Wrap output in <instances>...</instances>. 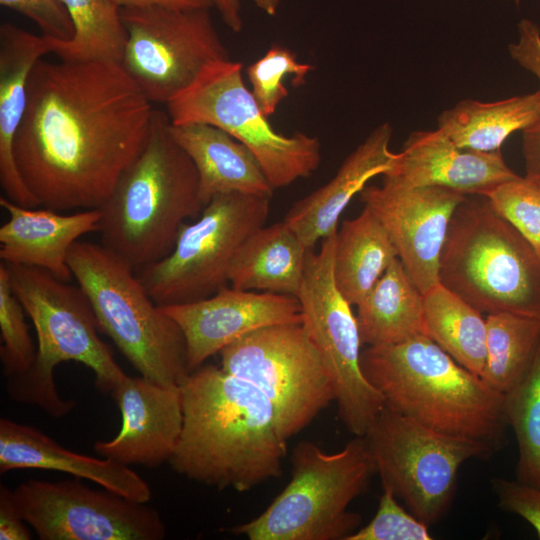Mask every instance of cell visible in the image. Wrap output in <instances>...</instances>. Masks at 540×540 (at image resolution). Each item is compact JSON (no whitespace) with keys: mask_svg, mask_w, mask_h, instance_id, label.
Returning <instances> with one entry per match:
<instances>
[{"mask_svg":"<svg viewBox=\"0 0 540 540\" xmlns=\"http://www.w3.org/2000/svg\"><path fill=\"white\" fill-rule=\"evenodd\" d=\"M154 111L121 63L40 59L14 140L25 185L44 208H100L145 144Z\"/></svg>","mask_w":540,"mask_h":540,"instance_id":"cell-1","label":"cell"},{"mask_svg":"<svg viewBox=\"0 0 540 540\" xmlns=\"http://www.w3.org/2000/svg\"><path fill=\"white\" fill-rule=\"evenodd\" d=\"M183 428L169 463L190 480L245 492L282 474L287 440L269 399L254 385L201 365L180 386Z\"/></svg>","mask_w":540,"mask_h":540,"instance_id":"cell-2","label":"cell"},{"mask_svg":"<svg viewBox=\"0 0 540 540\" xmlns=\"http://www.w3.org/2000/svg\"><path fill=\"white\" fill-rule=\"evenodd\" d=\"M203 208L197 170L174 139L168 113L155 109L141 151L98 208L101 244L137 272L168 255Z\"/></svg>","mask_w":540,"mask_h":540,"instance_id":"cell-3","label":"cell"},{"mask_svg":"<svg viewBox=\"0 0 540 540\" xmlns=\"http://www.w3.org/2000/svg\"><path fill=\"white\" fill-rule=\"evenodd\" d=\"M361 367L385 405L434 430L496 448L508 425L504 394L456 362L428 336L367 347Z\"/></svg>","mask_w":540,"mask_h":540,"instance_id":"cell-4","label":"cell"},{"mask_svg":"<svg viewBox=\"0 0 540 540\" xmlns=\"http://www.w3.org/2000/svg\"><path fill=\"white\" fill-rule=\"evenodd\" d=\"M5 264L11 288L37 336L35 362L26 373L6 379L8 396L15 402L36 405L55 418L67 415L76 402L59 395L54 370L69 361L88 367L98 389L111 394L127 374L99 337L96 315L81 287L37 267Z\"/></svg>","mask_w":540,"mask_h":540,"instance_id":"cell-5","label":"cell"},{"mask_svg":"<svg viewBox=\"0 0 540 540\" xmlns=\"http://www.w3.org/2000/svg\"><path fill=\"white\" fill-rule=\"evenodd\" d=\"M456 208L443 245L439 282L481 313L540 319V255L483 195Z\"/></svg>","mask_w":540,"mask_h":540,"instance_id":"cell-6","label":"cell"},{"mask_svg":"<svg viewBox=\"0 0 540 540\" xmlns=\"http://www.w3.org/2000/svg\"><path fill=\"white\" fill-rule=\"evenodd\" d=\"M68 264L105 333L152 381L180 387L190 374L184 334L148 294L134 268L103 244L76 241Z\"/></svg>","mask_w":540,"mask_h":540,"instance_id":"cell-7","label":"cell"},{"mask_svg":"<svg viewBox=\"0 0 540 540\" xmlns=\"http://www.w3.org/2000/svg\"><path fill=\"white\" fill-rule=\"evenodd\" d=\"M291 464V479L282 492L260 515L231 532L249 540H347L361 525V516L348 507L376 473L364 437L356 436L332 454L302 441Z\"/></svg>","mask_w":540,"mask_h":540,"instance_id":"cell-8","label":"cell"},{"mask_svg":"<svg viewBox=\"0 0 540 540\" xmlns=\"http://www.w3.org/2000/svg\"><path fill=\"white\" fill-rule=\"evenodd\" d=\"M243 64L230 59L206 65L167 104L172 125L215 126L244 144L258 160L273 189L311 176L321 161V143L304 132L275 131L242 76Z\"/></svg>","mask_w":540,"mask_h":540,"instance_id":"cell-9","label":"cell"},{"mask_svg":"<svg viewBox=\"0 0 540 540\" xmlns=\"http://www.w3.org/2000/svg\"><path fill=\"white\" fill-rule=\"evenodd\" d=\"M363 437L382 487L428 526L447 512L463 463L489 456L496 448L434 430L386 405Z\"/></svg>","mask_w":540,"mask_h":540,"instance_id":"cell-10","label":"cell"},{"mask_svg":"<svg viewBox=\"0 0 540 540\" xmlns=\"http://www.w3.org/2000/svg\"><path fill=\"white\" fill-rule=\"evenodd\" d=\"M271 198L222 194L180 229L168 255L137 271L160 307L205 299L228 285L233 258L242 243L265 225Z\"/></svg>","mask_w":540,"mask_h":540,"instance_id":"cell-11","label":"cell"},{"mask_svg":"<svg viewBox=\"0 0 540 540\" xmlns=\"http://www.w3.org/2000/svg\"><path fill=\"white\" fill-rule=\"evenodd\" d=\"M219 355L224 371L248 381L269 399L287 441L335 400L331 376L302 322L258 329Z\"/></svg>","mask_w":540,"mask_h":540,"instance_id":"cell-12","label":"cell"},{"mask_svg":"<svg viewBox=\"0 0 540 540\" xmlns=\"http://www.w3.org/2000/svg\"><path fill=\"white\" fill-rule=\"evenodd\" d=\"M337 231L321 240L318 251H308L296 298L302 324L331 376L338 415L349 432L364 436L384 408L385 399L362 371L357 319L335 282Z\"/></svg>","mask_w":540,"mask_h":540,"instance_id":"cell-13","label":"cell"},{"mask_svg":"<svg viewBox=\"0 0 540 540\" xmlns=\"http://www.w3.org/2000/svg\"><path fill=\"white\" fill-rule=\"evenodd\" d=\"M121 65L153 104H167L209 63L230 59L210 9L121 8Z\"/></svg>","mask_w":540,"mask_h":540,"instance_id":"cell-14","label":"cell"},{"mask_svg":"<svg viewBox=\"0 0 540 540\" xmlns=\"http://www.w3.org/2000/svg\"><path fill=\"white\" fill-rule=\"evenodd\" d=\"M24 521L41 540H161L157 510L80 481L28 479L11 490Z\"/></svg>","mask_w":540,"mask_h":540,"instance_id":"cell-15","label":"cell"},{"mask_svg":"<svg viewBox=\"0 0 540 540\" xmlns=\"http://www.w3.org/2000/svg\"><path fill=\"white\" fill-rule=\"evenodd\" d=\"M369 185L360 200L378 216L407 273L425 294L439 282V264L452 216L467 197L436 186L411 187L390 175Z\"/></svg>","mask_w":540,"mask_h":540,"instance_id":"cell-16","label":"cell"},{"mask_svg":"<svg viewBox=\"0 0 540 540\" xmlns=\"http://www.w3.org/2000/svg\"><path fill=\"white\" fill-rule=\"evenodd\" d=\"M162 308L184 334L191 372L253 331L276 324L302 322L296 297L240 290L229 284L205 299Z\"/></svg>","mask_w":540,"mask_h":540,"instance_id":"cell-17","label":"cell"},{"mask_svg":"<svg viewBox=\"0 0 540 540\" xmlns=\"http://www.w3.org/2000/svg\"><path fill=\"white\" fill-rule=\"evenodd\" d=\"M111 396L121 413V428L113 439L97 441L96 453L126 466L153 468L169 462L183 428L180 387L127 375Z\"/></svg>","mask_w":540,"mask_h":540,"instance_id":"cell-18","label":"cell"},{"mask_svg":"<svg viewBox=\"0 0 540 540\" xmlns=\"http://www.w3.org/2000/svg\"><path fill=\"white\" fill-rule=\"evenodd\" d=\"M385 174L406 186L443 187L466 196H484L519 176L508 167L500 150L461 148L438 128L412 132Z\"/></svg>","mask_w":540,"mask_h":540,"instance_id":"cell-19","label":"cell"},{"mask_svg":"<svg viewBox=\"0 0 540 540\" xmlns=\"http://www.w3.org/2000/svg\"><path fill=\"white\" fill-rule=\"evenodd\" d=\"M392 135L390 124L377 126L326 184L292 204L283 220L308 249L338 230L344 209L368 181L393 168L397 153L390 150Z\"/></svg>","mask_w":540,"mask_h":540,"instance_id":"cell-20","label":"cell"},{"mask_svg":"<svg viewBox=\"0 0 540 540\" xmlns=\"http://www.w3.org/2000/svg\"><path fill=\"white\" fill-rule=\"evenodd\" d=\"M8 220L0 227V259L13 265L37 267L69 281L68 264L72 245L88 233L97 232L101 211L82 210L73 214L48 208L27 207L0 197Z\"/></svg>","mask_w":540,"mask_h":540,"instance_id":"cell-21","label":"cell"},{"mask_svg":"<svg viewBox=\"0 0 540 540\" xmlns=\"http://www.w3.org/2000/svg\"><path fill=\"white\" fill-rule=\"evenodd\" d=\"M23 468L68 473L140 503L152 497L149 484L129 466L72 452L33 426L1 418L0 473Z\"/></svg>","mask_w":540,"mask_h":540,"instance_id":"cell-22","label":"cell"},{"mask_svg":"<svg viewBox=\"0 0 540 540\" xmlns=\"http://www.w3.org/2000/svg\"><path fill=\"white\" fill-rule=\"evenodd\" d=\"M55 40L10 22L0 26V185L16 204L39 207L16 165L14 140L27 105V83L35 64L53 53Z\"/></svg>","mask_w":540,"mask_h":540,"instance_id":"cell-23","label":"cell"},{"mask_svg":"<svg viewBox=\"0 0 540 540\" xmlns=\"http://www.w3.org/2000/svg\"><path fill=\"white\" fill-rule=\"evenodd\" d=\"M171 133L197 170L203 207L229 193L272 198L274 189L254 154L227 132L208 124L171 123Z\"/></svg>","mask_w":540,"mask_h":540,"instance_id":"cell-24","label":"cell"},{"mask_svg":"<svg viewBox=\"0 0 540 540\" xmlns=\"http://www.w3.org/2000/svg\"><path fill=\"white\" fill-rule=\"evenodd\" d=\"M309 250L284 220L264 225L236 252L228 284L240 290L297 297Z\"/></svg>","mask_w":540,"mask_h":540,"instance_id":"cell-25","label":"cell"},{"mask_svg":"<svg viewBox=\"0 0 540 540\" xmlns=\"http://www.w3.org/2000/svg\"><path fill=\"white\" fill-rule=\"evenodd\" d=\"M357 308L361 342L367 347L393 346L428 336L424 294L399 258L393 260Z\"/></svg>","mask_w":540,"mask_h":540,"instance_id":"cell-26","label":"cell"},{"mask_svg":"<svg viewBox=\"0 0 540 540\" xmlns=\"http://www.w3.org/2000/svg\"><path fill=\"white\" fill-rule=\"evenodd\" d=\"M397 250L378 216L368 206L337 231L333 273L351 305H358L394 259Z\"/></svg>","mask_w":540,"mask_h":540,"instance_id":"cell-27","label":"cell"},{"mask_svg":"<svg viewBox=\"0 0 540 540\" xmlns=\"http://www.w3.org/2000/svg\"><path fill=\"white\" fill-rule=\"evenodd\" d=\"M540 119V91L496 102L462 100L438 117V129L457 146L499 151L509 135Z\"/></svg>","mask_w":540,"mask_h":540,"instance_id":"cell-28","label":"cell"},{"mask_svg":"<svg viewBox=\"0 0 540 540\" xmlns=\"http://www.w3.org/2000/svg\"><path fill=\"white\" fill-rule=\"evenodd\" d=\"M427 335L456 362L481 377L486 362V319L438 283L424 294Z\"/></svg>","mask_w":540,"mask_h":540,"instance_id":"cell-29","label":"cell"},{"mask_svg":"<svg viewBox=\"0 0 540 540\" xmlns=\"http://www.w3.org/2000/svg\"><path fill=\"white\" fill-rule=\"evenodd\" d=\"M74 27L68 41L55 40L54 54L73 62L121 63L127 40L120 7L111 0H60Z\"/></svg>","mask_w":540,"mask_h":540,"instance_id":"cell-30","label":"cell"},{"mask_svg":"<svg viewBox=\"0 0 540 540\" xmlns=\"http://www.w3.org/2000/svg\"><path fill=\"white\" fill-rule=\"evenodd\" d=\"M482 380L505 394L529 367L540 342V319L513 313L488 314Z\"/></svg>","mask_w":540,"mask_h":540,"instance_id":"cell-31","label":"cell"},{"mask_svg":"<svg viewBox=\"0 0 540 540\" xmlns=\"http://www.w3.org/2000/svg\"><path fill=\"white\" fill-rule=\"evenodd\" d=\"M504 412L518 446L517 480L540 487V342L525 373L504 394Z\"/></svg>","mask_w":540,"mask_h":540,"instance_id":"cell-32","label":"cell"},{"mask_svg":"<svg viewBox=\"0 0 540 540\" xmlns=\"http://www.w3.org/2000/svg\"><path fill=\"white\" fill-rule=\"evenodd\" d=\"M313 70L314 65L299 62L291 49L274 43L263 56L247 66L246 75L252 95L269 118L289 94L285 79L291 77L292 85L299 87L305 84L307 75Z\"/></svg>","mask_w":540,"mask_h":540,"instance_id":"cell-33","label":"cell"},{"mask_svg":"<svg viewBox=\"0 0 540 540\" xmlns=\"http://www.w3.org/2000/svg\"><path fill=\"white\" fill-rule=\"evenodd\" d=\"M25 309L14 294L7 265L0 263V359L6 379L26 373L34 364L35 347L25 320Z\"/></svg>","mask_w":540,"mask_h":540,"instance_id":"cell-34","label":"cell"},{"mask_svg":"<svg viewBox=\"0 0 540 540\" xmlns=\"http://www.w3.org/2000/svg\"><path fill=\"white\" fill-rule=\"evenodd\" d=\"M484 196L497 213L513 225L540 255V187L518 176Z\"/></svg>","mask_w":540,"mask_h":540,"instance_id":"cell-35","label":"cell"},{"mask_svg":"<svg viewBox=\"0 0 540 540\" xmlns=\"http://www.w3.org/2000/svg\"><path fill=\"white\" fill-rule=\"evenodd\" d=\"M393 491L382 487L378 509L372 520L347 540H430L429 526L397 501Z\"/></svg>","mask_w":540,"mask_h":540,"instance_id":"cell-36","label":"cell"},{"mask_svg":"<svg viewBox=\"0 0 540 540\" xmlns=\"http://www.w3.org/2000/svg\"><path fill=\"white\" fill-rule=\"evenodd\" d=\"M0 4L34 22L45 37L68 41L74 35L72 20L60 0H0Z\"/></svg>","mask_w":540,"mask_h":540,"instance_id":"cell-37","label":"cell"},{"mask_svg":"<svg viewBox=\"0 0 540 540\" xmlns=\"http://www.w3.org/2000/svg\"><path fill=\"white\" fill-rule=\"evenodd\" d=\"M491 483L499 505L528 522L540 539V487L503 478Z\"/></svg>","mask_w":540,"mask_h":540,"instance_id":"cell-38","label":"cell"},{"mask_svg":"<svg viewBox=\"0 0 540 540\" xmlns=\"http://www.w3.org/2000/svg\"><path fill=\"white\" fill-rule=\"evenodd\" d=\"M518 33V40L509 45L510 56L536 76L540 91V29L533 21L523 19L518 25Z\"/></svg>","mask_w":540,"mask_h":540,"instance_id":"cell-39","label":"cell"},{"mask_svg":"<svg viewBox=\"0 0 540 540\" xmlns=\"http://www.w3.org/2000/svg\"><path fill=\"white\" fill-rule=\"evenodd\" d=\"M19 514L11 495V490L0 487V539L30 540L32 533Z\"/></svg>","mask_w":540,"mask_h":540,"instance_id":"cell-40","label":"cell"},{"mask_svg":"<svg viewBox=\"0 0 540 540\" xmlns=\"http://www.w3.org/2000/svg\"><path fill=\"white\" fill-rule=\"evenodd\" d=\"M522 132L525 178L540 187V119Z\"/></svg>","mask_w":540,"mask_h":540,"instance_id":"cell-41","label":"cell"},{"mask_svg":"<svg viewBox=\"0 0 540 540\" xmlns=\"http://www.w3.org/2000/svg\"><path fill=\"white\" fill-rule=\"evenodd\" d=\"M120 8L162 6L175 9H211L213 0H111Z\"/></svg>","mask_w":540,"mask_h":540,"instance_id":"cell-42","label":"cell"},{"mask_svg":"<svg viewBox=\"0 0 540 540\" xmlns=\"http://www.w3.org/2000/svg\"><path fill=\"white\" fill-rule=\"evenodd\" d=\"M223 22L235 33L243 28L240 0H213Z\"/></svg>","mask_w":540,"mask_h":540,"instance_id":"cell-43","label":"cell"},{"mask_svg":"<svg viewBox=\"0 0 540 540\" xmlns=\"http://www.w3.org/2000/svg\"><path fill=\"white\" fill-rule=\"evenodd\" d=\"M255 5L269 16H275L278 13L281 0H253Z\"/></svg>","mask_w":540,"mask_h":540,"instance_id":"cell-44","label":"cell"},{"mask_svg":"<svg viewBox=\"0 0 540 540\" xmlns=\"http://www.w3.org/2000/svg\"><path fill=\"white\" fill-rule=\"evenodd\" d=\"M521 0H514L515 4L519 5Z\"/></svg>","mask_w":540,"mask_h":540,"instance_id":"cell-45","label":"cell"}]
</instances>
